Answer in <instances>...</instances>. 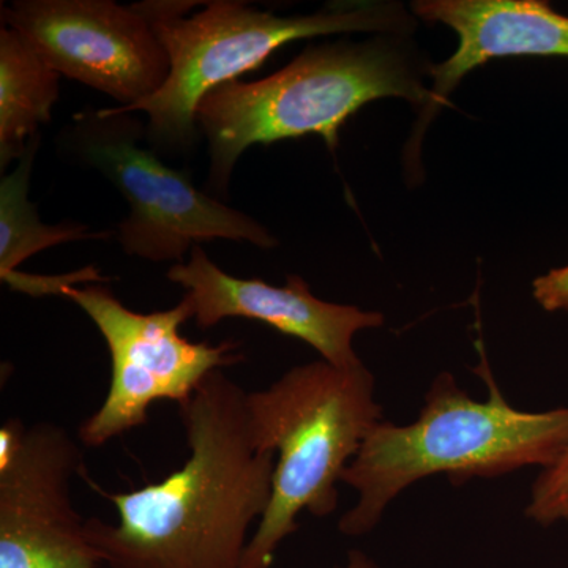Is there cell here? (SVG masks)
Returning a JSON list of instances; mask_svg holds the SVG:
<instances>
[{
	"label": "cell",
	"mask_w": 568,
	"mask_h": 568,
	"mask_svg": "<svg viewBox=\"0 0 568 568\" xmlns=\"http://www.w3.org/2000/svg\"><path fill=\"white\" fill-rule=\"evenodd\" d=\"M534 298L547 312H568V265L538 276L532 284Z\"/></svg>",
	"instance_id": "obj_15"
},
{
	"label": "cell",
	"mask_w": 568,
	"mask_h": 568,
	"mask_svg": "<svg viewBox=\"0 0 568 568\" xmlns=\"http://www.w3.org/2000/svg\"><path fill=\"white\" fill-rule=\"evenodd\" d=\"M375 376L364 364L321 361L295 366L246 406L257 443L276 455L267 511L250 538L241 568H272L276 549L297 530V517H331L336 485L379 422Z\"/></svg>",
	"instance_id": "obj_5"
},
{
	"label": "cell",
	"mask_w": 568,
	"mask_h": 568,
	"mask_svg": "<svg viewBox=\"0 0 568 568\" xmlns=\"http://www.w3.org/2000/svg\"><path fill=\"white\" fill-rule=\"evenodd\" d=\"M84 450L61 425L28 426L17 458L0 470V568H99L71 485Z\"/></svg>",
	"instance_id": "obj_9"
},
{
	"label": "cell",
	"mask_w": 568,
	"mask_h": 568,
	"mask_svg": "<svg viewBox=\"0 0 568 568\" xmlns=\"http://www.w3.org/2000/svg\"><path fill=\"white\" fill-rule=\"evenodd\" d=\"M526 517L540 526L568 523V447L562 457L541 470L534 481Z\"/></svg>",
	"instance_id": "obj_14"
},
{
	"label": "cell",
	"mask_w": 568,
	"mask_h": 568,
	"mask_svg": "<svg viewBox=\"0 0 568 568\" xmlns=\"http://www.w3.org/2000/svg\"><path fill=\"white\" fill-rule=\"evenodd\" d=\"M168 280L186 290L197 327L211 328L227 317L260 321L315 347L323 361L338 368L361 365L355 334L384 324L381 313L321 301L298 275H287L284 286H274L226 274L201 245L194 246L186 263L170 268Z\"/></svg>",
	"instance_id": "obj_10"
},
{
	"label": "cell",
	"mask_w": 568,
	"mask_h": 568,
	"mask_svg": "<svg viewBox=\"0 0 568 568\" xmlns=\"http://www.w3.org/2000/svg\"><path fill=\"white\" fill-rule=\"evenodd\" d=\"M488 398L477 402L450 373L433 381L414 424L379 422L343 473L357 503L339 518V532L365 536L396 496L422 478L444 474L455 485L555 465L568 447V407L525 413L508 405L487 361L477 368Z\"/></svg>",
	"instance_id": "obj_2"
},
{
	"label": "cell",
	"mask_w": 568,
	"mask_h": 568,
	"mask_svg": "<svg viewBox=\"0 0 568 568\" xmlns=\"http://www.w3.org/2000/svg\"><path fill=\"white\" fill-rule=\"evenodd\" d=\"M55 295L80 306L99 328L111 355V384L103 405L82 422L78 440L85 447L104 444L148 424L156 402L185 403L213 372L241 362L237 345L189 342L182 324L193 317L183 295L173 308L136 313L108 286L63 284Z\"/></svg>",
	"instance_id": "obj_7"
},
{
	"label": "cell",
	"mask_w": 568,
	"mask_h": 568,
	"mask_svg": "<svg viewBox=\"0 0 568 568\" xmlns=\"http://www.w3.org/2000/svg\"><path fill=\"white\" fill-rule=\"evenodd\" d=\"M61 74L11 28L0 31V168L28 151L40 125L51 121Z\"/></svg>",
	"instance_id": "obj_12"
},
{
	"label": "cell",
	"mask_w": 568,
	"mask_h": 568,
	"mask_svg": "<svg viewBox=\"0 0 568 568\" xmlns=\"http://www.w3.org/2000/svg\"><path fill=\"white\" fill-rule=\"evenodd\" d=\"M193 6L197 3H136L166 48L170 78L159 92L140 103L104 108L111 114H148V141L153 151H190L200 132L194 118L204 97L263 65L291 41L346 32L399 33L414 28L413 18L398 3H334L313 14L278 17L244 2L216 0L186 17Z\"/></svg>",
	"instance_id": "obj_4"
},
{
	"label": "cell",
	"mask_w": 568,
	"mask_h": 568,
	"mask_svg": "<svg viewBox=\"0 0 568 568\" xmlns=\"http://www.w3.org/2000/svg\"><path fill=\"white\" fill-rule=\"evenodd\" d=\"M335 568H379L376 566L375 560L368 558L364 551L358 549H351L346 556V562Z\"/></svg>",
	"instance_id": "obj_17"
},
{
	"label": "cell",
	"mask_w": 568,
	"mask_h": 568,
	"mask_svg": "<svg viewBox=\"0 0 568 568\" xmlns=\"http://www.w3.org/2000/svg\"><path fill=\"white\" fill-rule=\"evenodd\" d=\"M244 388L213 372L179 406L190 458L162 481L104 497L119 523L85 521L110 568H241L272 497L276 455L257 443Z\"/></svg>",
	"instance_id": "obj_1"
},
{
	"label": "cell",
	"mask_w": 568,
	"mask_h": 568,
	"mask_svg": "<svg viewBox=\"0 0 568 568\" xmlns=\"http://www.w3.org/2000/svg\"><path fill=\"white\" fill-rule=\"evenodd\" d=\"M0 13L51 69L122 108L149 99L170 78L166 48L136 3L17 0Z\"/></svg>",
	"instance_id": "obj_8"
},
{
	"label": "cell",
	"mask_w": 568,
	"mask_h": 568,
	"mask_svg": "<svg viewBox=\"0 0 568 568\" xmlns=\"http://www.w3.org/2000/svg\"><path fill=\"white\" fill-rule=\"evenodd\" d=\"M386 97L422 110L429 99L413 58L386 39L310 47L263 80L224 82L194 118L209 142V189L226 194L235 164L256 144L317 134L335 151L347 119Z\"/></svg>",
	"instance_id": "obj_3"
},
{
	"label": "cell",
	"mask_w": 568,
	"mask_h": 568,
	"mask_svg": "<svg viewBox=\"0 0 568 568\" xmlns=\"http://www.w3.org/2000/svg\"><path fill=\"white\" fill-rule=\"evenodd\" d=\"M413 10L422 20L444 22L459 37L457 52L429 67L433 88L416 136L447 103L458 82L485 62L519 55L568 58V17L541 0H420Z\"/></svg>",
	"instance_id": "obj_11"
},
{
	"label": "cell",
	"mask_w": 568,
	"mask_h": 568,
	"mask_svg": "<svg viewBox=\"0 0 568 568\" xmlns=\"http://www.w3.org/2000/svg\"><path fill=\"white\" fill-rule=\"evenodd\" d=\"M40 134L32 138L17 170L0 181V276L17 274L32 254L65 242L106 239L110 233H93L85 224L65 222L51 226L41 223L37 205L29 201V186Z\"/></svg>",
	"instance_id": "obj_13"
},
{
	"label": "cell",
	"mask_w": 568,
	"mask_h": 568,
	"mask_svg": "<svg viewBox=\"0 0 568 568\" xmlns=\"http://www.w3.org/2000/svg\"><path fill=\"white\" fill-rule=\"evenodd\" d=\"M145 140L148 125L140 119L104 108L77 112L58 138L62 152L102 174L129 203V216L118 227L123 252L181 264L194 246L213 239L275 248L278 241L263 224L197 190L189 173L166 166L144 148Z\"/></svg>",
	"instance_id": "obj_6"
},
{
	"label": "cell",
	"mask_w": 568,
	"mask_h": 568,
	"mask_svg": "<svg viewBox=\"0 0 568 568\" xmlns=\"http://www.w3.org/2000/svg\"><path fill=\"white\" fill-rule=\"evenodd\" d=\"M28 426L20 418H10L0 428V470L7 469L17 458L24 443Z\"/></svg>",
	"instance_id": "obj_16"
}]
</instances>
